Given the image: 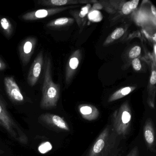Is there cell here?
<instances>
[{"mask_svg":"<svg viewBox=\"0 0 156 156\" xmlns=\"http://www.w3.org/2000/svg\"><path fill=\"white\" fill-rule=\"evenodd\" d=\"M121 138L108 125L95 140L85 156H118Z\"/></svg>","mask_w":156,"mask_h":156,"instance_id":"1","label":"cell"},{"mask_svg":"<svg viewBox=\"0 0 156 156\" xmlns=\"http://www.w3.org/2000/svg\"><path fill=\"white\" fill-rule=\"evenodd\" d=\"M42 96L40 107L43 109H51L57 106L61 94L60 85L53 82L52 76V63L50 57H45Z\"/></svg>","mask_w":156,"mask_h":156,"instance_id":"2","label":"cell"},{"mask_svg":"<svg viewBox=\"0 0 156 156\" xmlns=\"http://www.w3.org/2000/svg\"><path fill=\"white\" fill-rule=\"evenodd\" d=\"M0 126L14 140L23 145L28 143V137L22 129L7 110L4 101L0 98Z\"/></svg>","mask_w":156,"mask_h":156,"instance_id":"3","label":"cell"},{"mask_svg":"<svg viewBox=\"0 0 156 156\" xmlns=\"http://www.w3.org/2000/svg\"><path fill=\"white\" fill-rule=\"evenodd\" d=\"M131 120L132 112L129 103L126 101L113 113L111 126L117 135L123 139L129 134Z\"/></svg>","mask_w":156,"mask_h":156,"instance_id":"4","label":"cell"},{"mask_svg":"<svg viewBox=\"0 0 156 156\" xmlns=\"http://www.w3.org/2000/svg\"><path fill=\"white\" fill-rule=\"evenodd\" d=\"M79 6H65V7L41 9L27 12L22 16V19L25 21H34L44 19L49 16L62 12L66 10L76 8Z\"/></svg>","mask_w":156,"mask_h":156,"instance_id":"5","label":"cell"},{"mask_svg":"<svg viewBox=\"0 0 156 156\" xmlns=\"http://www.w3.org/2000/svg\"><path fill=\"white\" fill-rule=\"evenodd\" d=\"M39 121L43 125L56 130L65 131L70 130L67 122L58 115L44 113L39 116Z\"/></svg>","mask_w":156,"mask_h":156,"instance_id":"6","label":"cell"},{"mask_svg":"<svg viewBox=\"0 0 156 156\" xmlns=\"http://www.w3.org/2000/svg\"><path fill=\"white\" fill-rule=\"evenodd\" d=\"M37 39L34 36H30L22 41L19 46L20 57L23 66H25L30 61L37 44Z\"/></svg>","mask_w":156,"mask_h":156,"instance_id":"7","label":"cell"},{"mask_svg":"<svg viewBox=\"0 0 156 156\" xmlns=\"http://www.w3.org/2000/svg\"><path fill=\"white\" fill-rule=\"evenodd\" d=\"M4 83L7 94L12 102L17 104L23 102L24 97L13 76L5 77Z\"/></svg>","mask_w":156,"mask_h":156,"instance_id":"8","label":"cell"},{"mask_svg":"<svg viewBox=\"0 0 156 156\" xmlns=\"http://www.w3.org/2000/svg\"><path fill=\"white\" fill-rule=\"evenodd\" d=\"M82 58V52L79 49L74 51L68 59L65 72V82L69 85L78 69Z\"/></svg>","mask_w":156,"mask_h":156,"instance_id":"9","label":"cell"},{"mask_svg":"<svg viewBox=\"0 0 156 156\" xmlns=\"http://www.w3.org/2000/svg\"><path fill=\"white\" fill-rule=\"evenodd\" d=\"M43 63V53L41 51L35 57L29 71L28 76L29 85L33 87L37 83L41 73Z\"/></svg>","mask_w":156,"mask_h":156,"instance_id":"10","label":"cell"},{"mask_svg":"<svg viewBox=\"0 0 156 156\" xmlns=\"http://www.w3.org/2000/svg\"><path fill=\"white\" fill-rule=\"evenodd\" d=\"M143 135L148 148L153 152L156 151V136L153 121L147 119L143 127Z\"/></svg>","mask_w":156,"mask_h":156,"instance_id":"11","label":"cell"},{"mask_svg":"<svg viewBox=\"0 0 156 156\" xmlns=\"http://www.w3.org/2000/svg\"><path fill=\"white\" fill-rule=\"evenodd\" d=\"M78 110L82 117L88 121L95 120L99 115L98 109L90 104L80 105L78 106Z\"/></svg>","mask_w":156,"mask_h":156,"instance_id":"12","label":"cell"},{"mask_svg":"<svg viewBox=\"0 0 156 156\" xmlns=\"http://www.w3.org/2000/svg\"><path fill=\"white\" fill-rule=\"evenodd\" d=\"M77 0H40L38 4L43 6H50L53 8L65 7L66 5L81 4Z\"/></svg>","mask_w":156,"mask_h":156,"instance_id":"13","label":"cell"},{"mask_svg":"<svg viewBox=\"0 0 156 156\" xmlns=\"http://www.w3.org/2000/svg\"><path fill=\"white\" fill-rule=\"evenodd\" d=\"M74 20L72 18L63 17L50 22L46 24V27L51 29H63L71 26Z\"/></svg>","mask_w":156,"mask_h":156,"instance_id":"14","label":"cell"},{"mask_svg":"<svg viewBox=\"0 0 156 156\" xmlns=\"http://www.w3.org/2000/svg\"><path fill=\"white\" fill-rule=\"evenodd\" d=\"M136 87L134 86H128L122 87L120 89L117 90L113 93L108 99V102H114L119 99H121L125 97L126 96L136 89Z\"/></svg>","mask_w":156,"mask_h":156,"instance_id":"15","label":"cell"},{"mask_svg":"<svg viewBox=\"0 0 156 156\" xmlns=\"http://www.w3.org/2000/svg\"><path fill=\"white\" fill-rule=\"evenodd\" d=\"M0 28L6 37H11L13 33V26L9 19L5 17L0 19Z\"/></svg>","mask_w":156,"mask_h":156,"instance_id":"16","label":"cell"},{"mask_svg":"<svg viewBox=\"0 0 156 156\" xmlns=\"http://www.w3.org/2000/svg\"><path fill=\"white\" fill-rule=\"evenodd\" d=\"M139 2V0H132L124 2L121 8V14L125 16L131 14L136 9Z\"/></svg>","mask_w":156,"mask_h":156,"instance_id":"17","label":"cell"},{"mask_svg":"<svg viewBox=\"0 0 156 156\" xmlns=\"http://www.w3.org/2000/svg\"><path fill=\"white\" fill-rule=\"evenodd\" d=\"M124 33H125V30L124 28L121 27L116 28L108 37L104 44H110L114 41H116L121 38Z\"/></svg>","mask_w":156,"mask_h":156,"instance_id":"18","label":"cell"},{"mask_svg":"<svg viewBox=\"0 0 156 156\" xmlns=\"http://www.w3.org/2000/svg\"><path fill=\"white\" fill-rule=\"evenodd\" d=\"M141 49L140 46H136L133 47L129 52V57L130 59L137 58L141 53Z\"/></svg>","mask_w":156,"mask_h":156,"instance_id":"19","label":"cell"},{"mask_svg":"<svg viewBox=\"0 0 156 156\" xmlns=\"http://www.w3.org/2000/svg\"><path fill=\"white\" fill-rule=\"evenodd\" d=\"M90 7H91V6H90V4H88L86 6L82 9L80 10L79 13H78V16H75V17H76V21H77V22L79 20V19L83 20V19L85 18L87 14L88 13V11H89Z\"/></svg>","mask_w":156,"mask_h":156,"instance_id":"20","label":"cell"},{"mask_svg":"<svg viewBox=\"0 0 156 156\" xmlns=\"http://www.w3.org/2000/svg\"><path fill=\"white\" fill-rule=\"evenodd\" d=\"M131 64H132L133 69L135 71H139L141 69V64L139 58H137L133 59Z\"/></svg>","mask_w":156,"mask_h":156,"instance_id":"21","label":"cell"},{"mask_svg":"<svg viewBox=\"0 0 156 156\" xmlns=\"http://www.w3.org/2000/svg\"><path fill=\"white\" fill-rule=\"evenodd\" d=\"M51 146L49 142L42 144L39 148V150L41 153H44L51 149Z\"/></svg>","mask_w":156,"mask_h":156,"instance_id":"22","label":"cell"},{"mask_svg":"<svg viewBox=\"0 0 156 156\" xmlns=\"http://www.w3.org/2000/svg\"><path fill=\"white\" fill-rule=\"evenodd\" d=\"M150 84L151 86H154L156 83V72L155 68H153L151 71V75L150 78Z\"/></svg>","mask_w":156,"mask_h":156,"instance_id":"23","label":"cell"},{"mask_svg":"<svg viewBox=\"0 0 156 156\" xmlns=\"http://www.w3.org/2000/svg\"><path fill=\"white\" fill-rule=\"evenodd\" d=\"M126 156H139L138 147L136 146L134 147Z\"/></svg>","mask_w":156,"mask_h":156,"instance_id":"24","label":"cell"},{"mask_svg":"<svg viewBox=\"0 0 156 156\" xmlns=\"http://www.w3.org/2000/svg\"><path fill=\"white\" fill-rule=\"evenodd\" d=\"M7 67V65L2 59L0 57V71L5 70Z\"/></svg>","mask_w":156,"mask_h":156,"instance_id":"25","label":"cell"},{"mask_svg":"<svg viewBox=\"0 0 156 156\" xmlns=\"http://www.w3.org/2000/svg\"><path fill=\"white\" fill-rule=\"evenodd\" d=\"M5 153V151L3 150H2L1 148H0V156L3 155Z\"/></svg>","mask_w":156,"mask_h":156,"instance_id":"26","label":"cell"},{"mask_svg":"<svg viewBox=\"0 0 156 156\" xmlns=\"http://www.w3.org/2000/svg\"><path fill=\"white\" fill-rule=\"evenodd\" d=\"M154 40V42H156V33L154 34L153 35V37H152Z\"/></svg>","mask_w":156,"mask_h":156,"instance_id":"27","label":"cell"}]
</instances>
